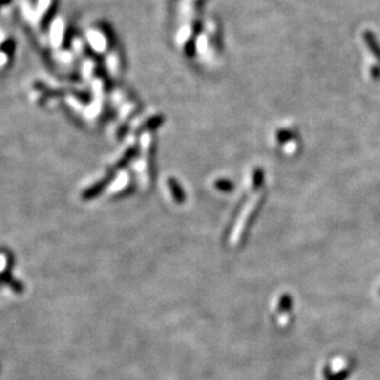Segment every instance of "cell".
<instances>
[{
    "label": "cell",
    "instance_id": "6da1fadb",
    "mask_svg": "<svg viewBox=\"0 0 380 380\" xmlns=\"http://www.w3.org/2000/svg\"><path fill=\"white\" fill-rule=\"evenodd\" d=\"M324 373L326 380H347L351 375V369L350 368H344V369L334 373L330 369V367H326L324 369Z\"/></svg>",
    "mask_w": 380,
    "mask_h": 380
},
{
    "label": "cell",
    "instance_id": "7a4b0ae2",
    "mask_svg": "<svg viewBox=\"0 0 380 380\" xmlns=\"http://www.w3.org/2000/svg\"><path fill=\"white\" fill-rule=\"evenodd\" d=\"M292 308H293V298H292V296H289L288 293L282 294L281 298H279V300H278V306H277L278 312L279 313H288V312H291Z\"/></svg>",
    "mask_w": 380,
    "mask_h": 380
},
{
    "label": "cell",
    "instance_id": "3957f363",
    "mask_svg": "<svg viewBox=\"0 0 380 380\" xmlns=\"http://www.w3.org/2000/svg\"><path fill=\"white\" fill-rule=\"evenodd\" d=\"M379 296H380V289H379Z\"/></svg>",
    "mask_w": 380,
    "mask_h": 380
}]
</instances>
